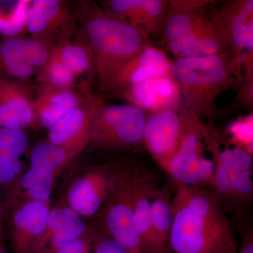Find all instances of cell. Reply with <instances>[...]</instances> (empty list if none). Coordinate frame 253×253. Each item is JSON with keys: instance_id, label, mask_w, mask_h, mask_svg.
I'll return each instance as SVG.
<instances>
[{"instance_id": "484cf974", "label": "cell", "mask_w": 253, "mask_h": 253, "mask_svg": "<svg viewBox=\"0 0 253 253\" xmlns=\"http://www.w3.org/2000/svg\"><path fill=\"white\" fill-rule=\"evenodd\" d=\"M31 1H0V35L3 38H24Z\"/></svg>"}, {"instance_id": "d6986e66", "label": "cell", "mask_w": 253, "mask_h": 253, "mask_svg": "<svg viewBox=\"0 0 253 253\" xmlns=\"http://www.w3.org/2000/svg\"><path fill=\"white\" fill-rule=\"evenodd\" d=\"M158 183V176L154 172L136 162L133 213L134 226L144 253H171L160 244L153 229L151 200Z\"/></svg>"}, {"instance_id": "1f68e13d", "label": "cell", "mask_w": 253, "mask_h": 253, "mask_svg": "<svg viewBox=\"0 0 253 253\" xmlns=\"http://www.w3.org/2000/svg\"><path fill=\"white\" fill-rule=\"evenodd\" d=\"M236 253H253V231L250 226H244L241 231V242Z\"/></svg>"}, {"instance_id": "ba28073f", "label": "cell", "mask_w": 253, "mask_h": 253, "mask_svg": "<svg viewBox=\"0 0 253 253\" xmlns=\"http://www.w3.org/2000/svg\"><path fill=\"white\" fill-rule=\"evenodd\" d=\"M76 156L49 141L36 145L31 151V166L20 179L16 196L50 202L56 176Z\"/></svg>"}, {"instance_id": "3957f363", "label": "cell", "mask_w": 253, "mask_h": 253, "mask_svg": "<svg viewBox=\"0 0 253 253\" xmlns=\"http://www.w3.org/2000/svg\"><path fill=\"white\" fill-rule=\"evenodd\" d=\"M212 0H169L168 14L154 37L174 59L231 51L211 16Z\"/></svg>"}, {"instance_id": "5b68a950", "label": "cell", "mask_w": 253, "mask_h": 253, "mask_svg": "<svg viewBox=\"0 0 253 253\" xmlns=\"http://www.w3.org/2000/svg\"><path fill=\"white\" fill-rule=\"evenodd\" d=\"M147 115L132 105L110 104L101 99L91 120L89 144L120 152L140 147Z\"/></svg>"}, {"instance_id": "277c9868", "label": "cell", "mask_w": 253, "mask_h": 253, "mask_svg": "<svg viewBox=\"0 0 253 253\" xmlns=\"http://www.w3.org/2000/svg\"><path fill=\"white\" fill-rule=\"evenodd\" d=\"M242 63L231 51L173 60L170 76L180 91L179 112L211 122L217 96L239 76Z\"/></svg>"}, {"instance_id": "2e32d148", "label": "cell", "mask_w": 253, "mask_h": 253, "mask_svg": "<svg viewBox=\"0 0 253 253\" xmlns=\"http://www.w3.org/2000/svg\"><path fill=\"white\" fill-rule=\"evenodd\" d=\"M94 96L88 82L71 87L40 84L33 99L38 125L49 129L65 115Z\"/></svg>"}, {"instance_id": "f546056e", "label": "cell", "mask_w": 253, "mask_h": 253, "mask_svg": "<svg viewBox=\"0 0 253 253\" xmlns=\"http://www.w3.org/2000/svg\"><path fill=\"white\" fill-rule=\"evenodd\" d=\"M99 232V228L95 225H89L85 234L79 239L66 245L56 253H92L93 247Z\"/></svg>"}, {"instance_id": "5bb4252c", "label": "cell", "mask_w": 253, "mask_h": 253, "mask_svg": "<svg viewBox=\"0 0 253 253\" xmlns=\"http://www.w3.org/2000/svg\"><path fill=\"white\" fill-rule=\"evenodd\" d=\"M182 123L179 111L150 113L146 117L143 142L153 160L167 173L180 142Z\"/></svg>"}, {"instance_id": "7402d4cb", "label": "cell", "mask_w": 253, "mask_h": 253, "mask_svg": "<svg viewBox=\"0 0 253 253\" xmlns=\"http://www.w3.org/2000/svg\"><path fill=\"white\" fill-rule=\"evenodd\" d=\"M23 87L0 79V127L24 130L38 124L33 98Z\"/></svg>"}, {"instance_id": "44dd1931", "label": "cell", "mask_w": 253, "mask_h": 253, "mask_svg": "<svg viewBox=\"0 0 253 253\" xmlns=\"http://www.w3.org/2000/svg\"><path fill=\"white\" fill-rule=\"evenodd\" d=\"M28 145L24 130L0 127V202L7 206L14 199L23 175L21 157Z\"/></svg>"}, {"instance_id": "83f0119b", "label": "cell", "mask_w": 253, "mask_h": 253, "mask_svg": "<svg viewBox=\"0 0 253 253\" xmlns=\"http://www.w3.org/2000/svg\"><path fill=\"white\" fill-rule=\"evenodd\" d=\"M229 136L224 144L244 150L248 154H253V114L249 113L240 116L229 123L225 129Z\"/></svg>"}, {"instance_id": "6da1fadb", "label": "cell", "mask_w": 253, "mask_h": 253, "mask_svg": "<svg viewBox=\"0 0 253 253\" xmlns=\"http://www.w3.org/2000/svg\"><path fill=\"white\" fill-rule=\"evenodd\" d=\"M169 179L173 189L171 253H226L239 244L212 188Z\"/></svg>"}, {"instance_id": "603a6c76", "label": "cell", "mask_w": 253, "mask_h": 253, "mask_svg": "<svg viewBox=\"0 0 253 253\" xmlns=\"http://www.w3.org/2000/svg\"><path fill=\"white\" fill-rule=\"evenodd\" d=\"M56 44L31 38L0 39V56L30 65L39 73L49 62Z\"/></svg>"}, {"instance_id": "7c38bea8", "label": "cell", "mask_w": 253, "mask_h": 253, "mask_svg": "<svg viewBox=\"0 0 253 253\" xmlns=\"http://www.w3.org/2000/svg\"><path fill=\"white\" fill-rule=\"evenodd\" d=\"M211 16L231 51L237 57L253 50V1L234 0L218 5L213 1Z\"/></svg>"}, {"instance_id": "4dcf8cb0", "label": "cell", "mask_w": 253, "mask_h": 253, "mask_svg": "<svg viewBox=\"0 0 253 253\" xmlns=\"http://www.w3.org/2000/svg\"><path fill=\"white\" fill-rule=\"evenodd\" d=\"M92 253H129L122 244L99 229Z\"/></svg>"}, {"instance_id": "f1b7e54d", "label": "cell", "mask_w": 253, "mask_h": 253, "mask_svg": "<svg viewBox=\"0 0 253 253\" xmlns=\"http://www.w3.org/2000/svg\"><path fill=\"white\" fill-rule=\"evenodd\" d=\"M76 78L71 71L60 62L59 60L51 56L49 62L36 76V81L40 84L71 87L77 85Z\"/></svg>"}, {"instance_id": "836d02e7", "label": "cell", "mask_w": 253, "mask_h": 253, "mask_svg": "<svg viewBox=\"0 0 253 253\" xmlns=\"http://www.w3.org/2000/svg\"><path fill=\"white\" fill-rule=\"evenodd\" d=\"M238 244L237 245H236V246H233L232 248H231V249H229V251H228L226 253H237V249H238Z\"/></svg>"}, {"instance_id": "8fae6325", "label": "cell", "mask_w": 253, "mask_h": 253, "mask_svg": "<svg viewBox=\"0 0 253 253\" xmlns=\"http://www.w3.org/2000/svg\"><path fill=\"white\" fill-rule=\"evenodd\" d=\"M210 131L206 139L208 149L225 168L235 204V214L239 217L251 206L253 198V156L239 148L226 145L221 151L223 138L216 129Z\"/></svg>"}, {"instance_id": "30bf717a", "label": "cell", "mask_w": 253, "mask_h": 253, "mask_svg": "<svg viewBox=\"0 0 253 253\" xmlns=\"http://www.w3.org/2000/svg\"><path fill=\"white\" fill-rule=\"evenodd\" d=\"M27 33L31 38L54 44L74 41L80 34L76 6L63 0H33Z\"/></svg>"}, {"instance_id": "9c48e42d", "label": "cell", "mask_w": 253, "mask_h": 253, "mask_svg": "<svg viewBox=\"0 0 253 253\" xmlns=\"http://www.w3.org/2000/svg\"><path fill=\"white\" fill-rule=\"evenodd\" d=\"M118 169V161L88 168L70 184L65 202L80 217L94 218L112 193Z\"/></svg>"}, {"instance_id": "e0dca14e", "label": "cell", "mask_w": 253, "mask_h": 253, "mask_svg": "<svg viewBox=\"0 0 253 253\" xmlns=\"http://www.w3.org/2000/svg\"><path fill=\"white\" fill-rule=\"evenodd\" d=\"M101 99L94 94L65 115L49 128L48 141L76 156L79 154L89 144L91 120Z\"/></svg>"}, {"instance_id": "d4e9b609", "label": "cell", "mask_w": 253, "mask_h": 253, "mask_svg": "<svg viewBox=\"0 0 253 253\" xmlns=\"http://www.w3.org/2000/svg\"><path fill=\"white\" fill-rule=\"evenodd\" d=\"M172 184L168 179L167 183L161 188H156L151 200V221L153 229L158 242L163 249L171 253L169 237L172 230L173 215Z\"/></svg>"}, {"instance_id": "9a60e30c", "label": "cell", "mask_w": 253, "mask_h": 253, "mask_svg": "<svg viewBox=\"0 0 253 253\" xmlns=\"http://www.w3.org/2000/svg\"><path fill=\"white\" fill-rule=\"evenodd\" d=\"M51 202H39L16 197L9 205L10 229L14 253H31L47 223Z\"/></svg>"}, {"instance_id": "4316f807", "label": "cell", "mask_w": 253, "mask_h": 253, "mask_svg": "<svg viewBox=\"0 0 253 253\" xmlns=\"http://www.w3.org/2000/svg\"><path fill=\"white\" fill-rule=\"evenodd\" d=\"M89 226L80 216L65 221L51 233L33 253H56L60 249L84 235Z\"/></svg>"}, {"instance_id": "ffe728a7", "label": "cell", "mask_w": 253, "mask_h": 253, "mask_svg": "<svg viewBox=\"0 0 253 253\" xmlns=\"http://www.w3.org/2000/svg\"><path fill=\"white\" fill-rule=\"evenodd\" d=\"M99 4L152 42L164 22L169 0H104Z\"/></svg>"}, {"instance_id": "7a4b0ae2", "label": "cell", "mask_w": 253, "mask_h": 253, "mask_svg": "<svg viewBox=\"0 0 253 253\" xmlns=\"http://www.w3.org/2000/svg\"><path fill=\"white\" fill-rule=\"evenodd\" d=\"M79 38L92 49L96 77L101 91L118 68L145 46L153 44L140 32L93 1L76 6Z\"/></svg>"}, {"instance_id": "ac0fdd59", "label": "cell", "mask_w": 253, "mask_h": 253, "mask_svg": "<svg viewBox=\"0 0 253 253\" xmlns=\"http://www.w3.org/2000/svg\"><path fill=\"white\" fill-rule=\"evenodd\" d=\"M116 98L150 114L161 111H179L181 94L171 76H158L145 80L123 91Z\"/></svg>"}, {"instance_id": "52a82bcc", "label": "cell", "mask_w": 253, "mask_h": 253, "mask_svg": "<svg viewBox=\"0 0 253 253\" xmlns=\"http://www.w3.org/2000/svg\"><path fill=\"white\" fill-rule=\"evenodd\" d=\"M182 123L180 142L169 163L168 178L186 186H208L214 184V165L204 154V141L211 125L202 120L179 112Z\"/></svg>"}, {"instance_id": "8992f818", "label": "cell", "mask_w": 253, "mask_h": 253, "mask_svg": "<svg viewBox=\"0 0 253 253\" xmlns=\"http://www.w3.org/2000/svg\"><path fill=\"white\" fill-rule=\"evenodd\" d=\"M136 162L118 161L117 179L96 219L101 230L123 245L129 253H144L134 223L133 200Z\"/></svg>"}, {"instance_id": "4fadbf2b", "label": "cell", "mask_w": 253, "mask_h": 253, "mask_svg": "<svg viewBox=\"0 0 253 253\" xmlns=\"http://www.w3.org/2000/svg\"><path fill=\"white\" fill-rule=\"evenodd\" d=\"M172 61L161 47L148 44L118 68L102 92L116 98L123 91L145 80L171 76Z\"/></svg>"}, {"instance_id": "d590c367", "label": "cell", "mask_w": 253, "mask_h": 253, "mask_svg": "<svg viewBox=\"0 0 253 253\" xmlns=\"http://www.w3.org/2000/svg\"><path fill=\"white\" fill-rule=\"evenodd\" d=\"M2 235H3L2 229H0V243H1V239H2Z\"/></svg>"}, {"instance_id": "d6a6232c", "label": "cell", "mask_w": 253, "mask_h": 253, "mask_svg": "<svg viewBox=\"0 0 253 253\" xmlns=\"http://www.w3.org/2000/svg\"><path fill=\"white\" fill-rule=\"evenodd\" d=\"M8 210H9V208H8L7 205L4 203L0 202V229H2L3 219L6 216Z\"/></svg>"}, {"instance_id": "cb8c5ba5", "label": "cell", "mask_w": 253, "mask_h": 253, "mask_svg": "<svg viewBox=\"0 0 253 253\" xmlns=\"http://www.w3.org/2000/svg\"><path fill=\"white\" fill-rule=\"evenodd\" d=\"M51 56L59 60L76 79L85 75L96 76V63L92 49L79 37L74 41L56 44Z\"/></svg>"}, {"instance_id": "e575fe53", "label": "cell", "mask_w": 253, "mask_h": 253, "mask_svg": "<svg viewBox=\"0 0 253 253\" xmlns=\"http://www.w3.org/2000/svg\"><path fill=\"white\" fill-rule=\"evenodd\" d=\"M0 253H6L1 243H0Z\"/></svg>"}]
</instances>
